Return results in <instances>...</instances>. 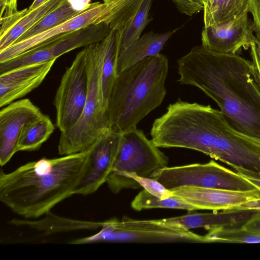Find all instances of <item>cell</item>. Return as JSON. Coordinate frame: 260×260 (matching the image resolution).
<instances>
[{
	"label": "cell",
	"mask_w": 260,
	"mask_h": 260,
	"mask_svg": "<svg viewBox=\"0 0 260 260\" xmlns=\"http://www.w3.org/2000/svg\"><path fill=\"white\" fill-rule=\"evenodd\" d=\"M99 242H124L145 243L185 242L210 243L205 236L189 230L159 224L153 220H137L124 216L103 221L101 230L91 236L75 240L72 244Z\"/></svg>",
	"instance_id": "cell-8"
},
{
	"label": "cell",
	"mask_w": 260,
	"mask_h": 260,
	"mask_svg": "<svg viewBox=\"0 0 260 260\" xmlns=\"http://www.w3.org/2000/svg\"><path fill=\"white\" fill-rule=\"evenodd\" d=\"M204 27L238 18L249 12L250 0H202Z\"/></svg>",
	"instance_id": "cell-21"
},
{
	"label": "cell",
	"mask_w": 260,
	"mask_h": 260,
	"mask_svg": "<svg viewBox=\"0 0 260 260\" xmlns=\"http://www.w3.org/2000/svg\"><path fill=\"white\" fill-rule=\"evenodd\" d=\"M153 0H143L137 12L123 31L119 51L128 47L138 39L147 24L152 20L149 12Z\"/></svg>",
	"instance_id": "cell-26"
},
{
	"label": "cell",
	"mask_w": 260,
	"mask_h": 260,
	"mask_svg": "<svg viewBox=\"0 0 260 260\" xmlns=\"http://www.w3.org/2000/svg\"><path fill=\"white\" fill-rule=\"evenodd\" d=\"M169 190L193 186L234 191L256 188L242 175L211 160L206 164L166 167L154 172L150 177Z\"/></svg>",
	"instance_id": "cell-9"
},
{
	"label": "cell",
	"mask_w": 260,
	"mask_h": 260,
	"mask_svg": "<svg viewBox=\"0 0 260 260\" xmlns=\"http://www.w3.org/2000/svg\"><path fill=\"white\" fill-rule=\"evenodd\" d=\"M50 117L44 114L27 122L23 126L17 146L19 151H35L39 149L54 131Z\"/></svg>",
	"instance_id": "cell-22"
},
{
	"label": "cell",
	"mask_w": 260,
	"mask_h": 260,
	"mask_svg": "<svg viewBox=\"0 0 260 260\" xmlns=\"http://www.w3.org/2000/svg\"><path fill=\"white\" fill-rule=\"evenodd\" d=\"M252 58V74L253 79L260 90V58L252 46L250 47Z\"/></svg>",
	"instance_id": "cell-32"
},
{
	"label": "cell",
	"mask_w": 260,
	"mask_h": 260,
	"mask_svg": "<svg viewBox=\"0 0 260 260\" xmlns=\"http://www.w3.org/2000/svg\"><path fill=\"white\" fill-rule=\"evenodd\" d=\"M89 150L27 162L0 173V200L26 219L45 215L57 204L74 194L86 164Z\"/></svg>",
	"instance_id": "cell-2"
},
{
	"label": "cell",
	"mask_w": 260,
	"mask_h": 260,
	"mask_svg": "<svg viewBox=\"0 0 260 260\" xmlns=\"http://www.w3.org/2000/svg\"><path fill=\"white\" fill-rule=\"evenodd\" d=\"M111 30L110 24L91 25L40 45L10 60L0 62V74L28 65L56 59L77 48L103 40Z\"/></svg>",
	"instance_id": "cell-11"
},
{
	"label": "cell",
	"mask_w": 260,
	"mask_h": 260,
	"mask_svg": "<svg viewBox=\"0 0 260 260\" xmlns=\"http://www.w3.org/2000/svg\"><path fill=\"white\" fill-rule=\"evenodd\" d=\"M65 0H47L39 7L18 11L12 15L0 19V51L12 45L47 14Z\"/></svg>",
	"instance_id": "cell-17"
},
{
	"label": "cell",
	"mask_w": 260,
	"mask_h": 260,
	"mask_svg": "<svg viewBox=\"0 0 260 260\" xmlns=\"http://www.w3.org/2000/svg\"><path fill=\"white\" fill-rule=\"evenodd\" d=\"M43 114L29 99L14 101L0 111V165L8 163L17 152L22 129L28 121Z\"/></svg>",
	"instance_id": "cell-14"
},
{
	"label": "cell",
	"mask_w": 260,
	"mask_h": 260,
	"mask_svg": "<svg viewBox=\"0 0 260 260\" xmlns=\"http://www.w3.org/2000/svg\"><path fill=\"white\" fill-rule=\"evenodd\" d=\"M121 133L109 129L101 135L89 149L84 170L74 194L87 196L95 192L110 174L117 155Z\"/></svg>",
	"instance_id": "cell-12"
},
{
	"label": "cell",
	"mask_w": 260,
	"mask_h": 260,
	"mask_svg": "<svg viewBox=\"0 0 260 260\" xmlns=\"http://www.w3.org/2000/svg\"><path fill=\"white\" fill-rule=\"evenodd\" d=\"M143 0H112L91 3L86 10L63 23L28 39L17 42L0 51V62L10 60L40 45L70 33L101 23L123 32Z\"/></svg>",
	"instance_id": "cell-6"
},
{
	"label": "cell",
	"mask_w": 260,
	"mask_h": 260,
	"mask_svg": "<svg viewBox=\"0 0 260 260\" xmlns=\"http://www.w3.org/2000/svg\"><path fill=\"white\" fill-rule=\"evenodd\" d=\"M248 13L220 23L204 27L201 33L202 45L218 53L237 54L242 48H250L255 37L253 34Z\"/></svg>",
	"instance_id": "cell-13"
},
{
	"label": "cell",
	"mask_w": 260,
	"mask_h": 260,
	"mask_svg": "<svg viewBox=\"0 0 260 260\" xmlns=\"http://www.w3.org/2000/svg\"><path fill=\"white\" fill-rule=\"evenodd\" d=\"M192 134L199 152L239 173L260 178V139L235 129L220 110L204 105Z\"/></svg>",
	"instance_id": "cell-4"
},
{
	"label": "cell",
	"mask_w": 260,
	"mask_h": 260,
	"mask_svg": "<svg viewBox=\"0 0 260 260\" xmlns=\"http://www.w3.org/2000/svg\"><path fill=\"white\" fill-rule=\"evenodd\" d=\"M168 164V157L159 147L142 130L133 128L121 133L119 149L106 183L110 190L116 194L128 188L126 173L150 177Z\"/></svg>",
	"instance_id": "cell-7"
},
{
	"label": "cell",
	"mask_w": 260,
	"mask_h": 260,
	"mask_svg": "<svg viewBox=\"0 0 260 260\" xmlns=\"http://www.w3.org/2000/svg\"><path fill=\"white\" fill-rule=\"evenodd\" d=\"M121 35L118 30L112 29L102 40L104 47L102 85L104 100L107 107L108 98L116 77L115 64L119 51Z\"/></svg>",
	"instance_id": "cell-23"
},
{
	"label": "cell",
	"mask_w": 260,
	"mask_h": 260,
	"mask_svg": "<svg viewBox=\"0 0 260 260\" xmlns=\"http://www.w3.org/2000/svg\"><path fill=\"white\" fill-rule=\"evenodd\" d=\"M240 174V173H239ZM246 180L253 184L256 188L260 189V178H257L251 176L240 174Z\"/></svg>",
	"instance_id": "cell-34"
},
{
	"label": "cell",
	"mask_w": 260,
	"mask_h": 260,
	"mask_svg": "<svg viewBox=\"0 0 260 260\" xmlns=\"http://www.w3.org/2000/svg\"><path fill=\"white\" fill-rule=\"evenodd\" d=\"M248 212L222 210L220 212L195 213L153 220L159 224L186 230L204 228L209 231L218 226H232L248 217Z\"/></svg>",
	"instance_id": "cell-19"
},
{
	"label": "cell",
	"mask_w": 260,
	"mask_h": 260,
	"mask_svg": "<svg viewBox=\"0 0 260 260\" xmlns=\"http://www.w3.org/2000/svg\"><path fill=\"white\" fill-rule=\"evenodd\" d=\"M205 236L210 243H260V236L251 234L242 228L237 229L228 226H218L209 230L208 233Z\"/></svg>",
	"instance_id": "cell-27"
},
{
	"label": "cell",
	"mask_w": 260,
	"mask_h": 260,
	"mask_svg": "<svg viewBox=\"0 0 260 260\" xmlns=\"http://www.w3.org/2000/svg\"><path fill=\"white\" fill-rule=\"evenodd\" d=\"M56 60L26 65L0 74V107L25 96L37 88Z\"/></svg>",
	"instance_id": "cell-16"
},
{
	"label": "cell",
	"mask_w": 260,
	"mask_h": 260,
	"mask_svg": "<svg viewBox=\"0 0 260 260\" xmlns=\"http://www.w3.org/2000/svg\"><path fill=\"white\" fill-rule=\"evenodd\" d=\"M131 207L136 211L153 208L177 209L189 211L198 210L196 207L178 196L173 195L162 199L150 194L144 189L135 197L131 203Z\"/></svg>",
	"instance_id": "cell-24"
},
{
	"label": "cell",
	"mask_w": 260,
	"mask_h": 260,
	"mask_svg": "<svg viewBox=\"0 0 260 260\" xmlns=\"http://www.w3.org/2000/svg\"><path fill=\"white\" fill-rule=\"evenodd\" d=\"M111 1H112V0H104V2L108 3V2H111Z\"/></svg>",
	"instance_id": "cell-37"
},
{
	"label": "cell",
	"mask_w": 260,
	"mask_h": 260,
	"mask_svg": "<svg viewBox=\"0 0 260 260\" xmlns=\"http://www.w3.org/2000/svg\"><path fill=\"white\" fill-rule=\"evenodd\" d=\"M255 52L260 58V41H258L255 37L253 44H252Z\"/></svg>",
	"instance_id": "cell-36"
},
{
	"label": "cell",
	"mask_w": 260,
	"mask_h": 260,
	"mask_svg": "<svg viewBox=\"0 0 260 260\" xmlns=\"http://www.w3.org/2000/svg\"><path fill=\"white\" fill-rule=\"evenodd\" d=\"M88 82L83 48L67 68L56 92V125L61 133L71 128L79 120L87 97Z\"/></svg>",
	"instance_id": "cell-10"
},
{
	"label": "cell",
	"mask_w": 260,
	"mask_h": 260,
	"mask_svg": "<svg viewBox=\"0 0 260 260\" xmlns=\"http://www.w3.org/2000/svg\"><path fill=\"white\" fill-rule=\"evenodd\" d=\"M47 0H34L28 8V10H32L45 3Z\"/></svg>",
	"instance_id": "cell-35"
},
{
	"label": "cell",
	"mask_w": 260,
	"mask_h": 260,
	"mask_svg": "<svg viewBox=\"0 0 260 260\" xmlns=\"http://www.w3.org/2000/svg\"><path fill=\"white\" fill-rule=\"evenodd\" d=\"M253 16L251 27L256 39L260 41V0H250L249 10Z\"/></svg>",
	"instance_id": "cell-29"
},
{
	"label": "cell",
	"mask_w": 260,
	"mask_h": 260,
	"mask_svg": "<svg viewBox=\"0 0 260 260\" xmlns=\"http://www.w3.org/2000/svg\"><path fill=\"white\" fill-rule=\"evenodd\" d=\"M178 82L196 87L214 100L236 131L260 139V90L252 61L237 54L193 47L177 60Z\"/></svg>",
	"instance_id": "cell-1"
},
{
	"label": "cell",
	"mask_w": 260,
	"mask_h": 260,
	"mask_svg": "<svg viewBox=\"0 0 260 260\" xmlns=\"http://www.w3.org/2000/svg\"><path fill=\"white\" fill-rule=\"evenodd\" d=\"M81 12L74 10L68 0H65L60 6L42 18L15 43L49 30L77 15Z\"/></svg>",
	"instance_id": "cell-25"
},
{
	"label": "cell",
	"mask_w": 260,
	"mask_h": 260,
	"mask_svg": "<svg viewBox=\"0 0 260 260\" xmlns=\"http://www.w3.org/2000/svg\"><path fill=\"white\" fill-rule=\"evenodd\" d=\"M173 194L198 210H230L247 202L260 198V189L247 191L184 186L171 190Z\"/></svg>",
	"instance_id": "cell-15"
},
{
	"label": "cell",
	"mask_w": 260,
	"mask_h": 260,
	"mask_svg": "<svg viewBox=\"0 0 260 260\" xmlns=\"http://www.w3.org/2000/svg\"><path fill=\"white\" fill-rule=\"evenodd\" d=\"M104 1V0H103V1Z\"/></svg>",
	"instance_id": "cell-38"
},
{
	"label": "cell",
	"mask_w": 260,
	"mask_h": 260,
	"mask_svg": "<svg viewBox=\"0 0 260 260\" xmlns=\"http://www.w3.org/2000/svg\"><path fill=\"white\" fill-rule=\"evenodd\" d=\"M0 19L9 17L18 11L17 0H0Z\"/></svg>",
	"instance_id": "cell-31"
},
{
	"label": "cell",
	"mask_w": 260,
	"mask_h": 260,
	"mask_svg": "<svg viewBox=\"0 0 260 260\" xmlns=\"http://www.w3.org/2000/svg\"><path fill=\"white\" fill-rule=\"evenodd\" d=\"M73 9L77 11H83L90 5L91 0H68Z\"/></svg>",
	"instance_id": "cell-33"
},
{
	"label": "cell",
	"mask_w": 260,
	"mask_h": 260,
	"mask_svg": "<svg viewBox=\"0 0 260 260\" xmlns=\"http://www.w3.org/2000/svg\"><path fill=\"white\" fill-rule=\"evenodd\" d=\"M102 40L84 48L89 79L87 97L79 120L71 128L61 133L58 151L61 155L87 151L101 135L110 129L102 85Z\"/></svg>",
	"instance_id": "cell-5"
},
{
	"label": "cell",
	"mask_w": 260,
	"mask_h": 260,
	"mask_svg": "<svg viewBox=\"0 0 260 260\" xmlns=\"http://www.w3.org/2000/svg\"><path fill=\"white\" fill-rule=\"evenodd\" d=\"M241 228L251 234L260 236V213L255 212Z\"/></svg>",
	"instance_id": "cell-30"
},
{
	"label": "cell",
	"mask_w": 260,
	"mask_h": 260,
	"mask_svg": "<svg viewBox=\"0 0 260 260\" xmlns=\"http://www.w3.org/2000/svg\"><path fill=\"white\" fill-rule=\"evenodd\" d=\"M39 220L16 219L10 223L15 226H28L36 230L53 234L80 230H95L101 227L103 222H95L67 218L50 212Z\"/></svg>",
	"instance_id": "cell-20"
},
{
	"label": "cell",
	"mask_w": 260,
	"mask_h": 260,
	"mask_svg": "<svg viewBox=\"0 0 260 260\" xmlns=\"http://www.w3.org/2000/svg\"><path fill=\"white\" fill-rule=\"evenodd\" d=\"M178 28L162 33L152 31L141 36L126 48L119 51L116 61V76L145 58L156 55Z\"/></svg>",
	"instance_id": "cell-18"
},
{
	"label": "cell",
	"mask_w": 260,
	"mask_h": 260,
	"mask_svg": "<svg viewBox=\"0 0 260 260\" xmlns=\"http://www.w3.org/2000/svg\"><path fill=\"white\" fill-rule=\"evenodd\" d=\"M182 14L191 16L203 10L202 0H171Z\"/></svg>",
	"instance_id": "cell-28"
},
{
	"label": "cell",
	"mask_w": 260,
	"mask_h": 260,
	"mask_svg": "<svg viewBox=\"0 0 260 260\" xmlns=\"http://www.w3.org/2000/svg\"><path fill=\"white\" fill-rule=\"evenodd\" d=\"M167 57L159 53L145 58L116 76L108 100L110 128L122 133L159 107L166 95Z\"/></svg>",
	"instance_id": "cell-3"
}]
</instances>
